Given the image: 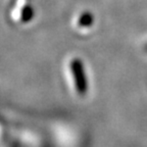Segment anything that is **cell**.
Wrapping results in <instances>:
<instances>
[{
	"instance_id": "6da1fadb",
	"label": "cell",
	"mask_w": 147,
	"mask_h": 147,
	"mask_svg": "<svg viewBox=\"0 0 147 147\" xmlns=\"http://www.w3.org/2000/svg\"><path fill=\"white\" fill-rule=\"evenodd\" d=\"M93 23V16L89 12H85V13L81 14L79 18L78 24L81 27H90Z\"/></svg>"
}]
</instances>
